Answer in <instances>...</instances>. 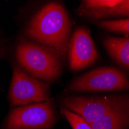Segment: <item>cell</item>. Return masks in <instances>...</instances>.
I'll return each mask as SVG.
<instances>
[{
  "label": "cell",
  "instance_id": "cell-1",
  "mask_svg": "<svg viewBox=\"0 0 129 129\" xmlns=\"http://www.w3.org/2000/svg\"><path fill=\"white\" fill-rule=\"evenodd\" d=\"M70 21L65 8L58 3L42 7L27 26L26 35L43 46L53 50L64 61L69 48Z\"/></svg>",
  "mask_w": 129,
  "mask_h": 129
},
{
  "label": "cell",
  "instance_id": "cell-6",
  "mask_svg": "<svg viewBox=\"0 0 129 129\" xmlns=\"http://www.w3.org/2000/svg\"><path fill=\"white\" fill-rule=\"evenodd\" d=\"M129 94L98 97H67L62 101L65 108L71 111L89 124L96 121L111 110L125 101Z\"/></svg>",
  "mask_w": 129,
  "mask_h": 129
},
{
  "label": "cell",
  "instance_id": "cell-13",
  "mask_svg": "<svg viewBox=\"0 0 129 129\" xmlns=\"http://www.w3.org/2000/svg\"><path fill=\"white\" fill-rule=\"evenodd\" d=\"M121 0H87L82 3V10H100L114 7Z\"/></svg>",
  "mask_w": 129,
  "mask_h": 129
},
{
  "label": "cell",
  "instance_id": "cell-7",
  "mask_svg": "<svg viewBox=\"0 0 129 129\" xmlns=\"http://www.w3.org/2000/svg\"><path fill=\"white\" fill-rule=\"evenodd\" d=\"M98 58L95 44L86 27L77 28L70 40L68 59L70 70L78 71L94 63Z\"/></svg>",
  "mask_w": 129,
  "mask_h": 129
},
{
  "label": "cell",
  "instance_id": "cell-3",
  "mask_svg": "<svg viewBox=\"0 0 129 129\" xmlns=\"http://www.w3.org/2000/svg\"><path fill=\"white\" fill-rule=\"evenodd\" d=\"M70 91L129 90V78L125 73L114 67H100L73 80Z\"/></svg>",
  "mask_w": 129,
  "mask_h": 129
},
{
  "label": "cell",
  "instance_id": "cell-12",
  "mask_svg": "<svg viewBox=\"0 0 129 129\" xmlns=\"http://www.w3.org/2000/svg\"><path fill=\"white\" fill-rule=\"evenodd\" d=\"M61 112L69 121L73 129H92L91 126L77 114L65 108L61 109Z\"/></svg>",
  "mask_w": 129,
  "mask_h": 129
},
{
  "label": "cell",
  "instance_id": "cell-4",
  "mask_svg": "<svg viewBox=\"0 0 129 129\" xmlns=\"http://www.w3.org/2000/svg\"><path fill=\"white\" fill-rule=\"evenodd\" d=\"M56 123V112L50 101L24 105L12 110L6 129L49 128Z\"/></svg>",
  "mask_w": 129,
  "mask_h": 129
},
{
  "label": "cell",
  "instance_id": "cell-9",
  "mask_svg": "<svg viewBox=\"0 0 129 129\" xmlns=\"http://www.w3.org/2000/svg\"><path fill=\"white\" fill-rule=\"evenodd\" d=\"M104 45L115 61L129 67V39L109 37L104 40Z\"/></svg>",
  "mask_w": 129,
  "mask_h": 129
},
{
  "label": "cell",
  "instance_id": "cell-10",
  "mask_svg": "<svg viewBox=\"0 0 129 129\" xmlns=\"http://www.w3.org/2000/svg\"><path fill=\"white\" fill-rule=\"evenodd\" d=\"M82 14L92 19H101L111 16H128L129 17V0H121L114 7L100 10H83Z\"/></svg>",
  "mask_w": 129,
  "mask_h": 129
},
{
  "label": "cell",
  "instance_id": "cell-11",
  "mask_svg": "<svg viewBox=\"0 0 129 129\" xmlns=\"http://www.w3.org/2000/svg\"><path fill=\"white\" fill-rule=\"evenodd\" d=\"M98 25L99 27L111 32L129 34V19L102 20Z\"/></svg>",
  "mask_w": 129,
  "mask_h": 129
},
{
  "label": "cell",
  "instance_id": "cell-5",
  "mask_svg": "<svg viewBox=\"0 0 129 129\" xmlns=\"http://www.w3.org/2000/svg\"><path fill=\"white\" fill-rule=\"evenodd\" d=\"M9 97L12 106L50 101V87L15 66Z\"/></svg>",
  "mask_w": 129,
  "mask_h": 129
},
{
  "label": "cell",
  "instance_id": "cell-8",
  "mask_svg": "<svg viewBox=\"0 0 129 129\" xmlns=\"http://www.w3.org/2000/svg\"><path fill=\"white\" fill-rule=\"evenodd\" d=\"M90 125L92 129H125L129 126V98Z\"/></svg>",
  "mask_w": 129,
  "mask_h": 129
},
{
  "label": "cell",
  "instance_id": "cell-2",
  "mask_svg": "<svg viewBox=\"0 0 129 129\" xmlns=\"http://www.w3.org/2000/svg\"><path fill=\"white\" fill-rule=\"evenodd\" d=\"M16 56L26 73L37 79L52 82L61 74V60L56 53L36 42L20 40L16 48Z\"/></svg>",
  "mask_w": 129,
  "mask_h": 129
}]
</instances>
